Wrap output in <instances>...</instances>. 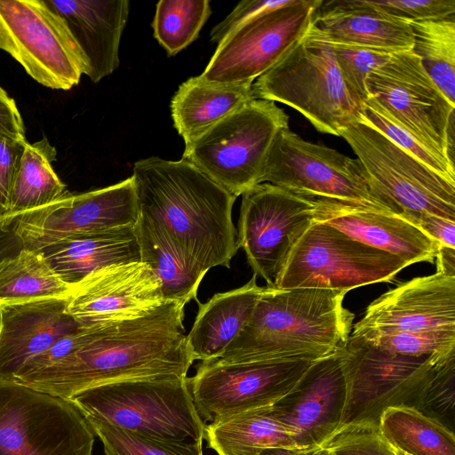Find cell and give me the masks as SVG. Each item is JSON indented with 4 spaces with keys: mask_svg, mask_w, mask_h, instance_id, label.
Masks as SVG:
<instances>
[{
    "mask_svg": "<svg viewBox=\"0 0 455 455\" xmlns=\"http://www.w3.org/2000/svg\"><path fill=\"white\" fill-rule=\"evenodd\" d=\"M208 0H160L152 22L154 37L169 57L191 44L211 16Z\"/></svg>",
    "mask_w": 455,
    "mask_h": 455,
    "instance_id": "obj_34",
    "label": "cell"
},
{
    "mask_svg": "<svg viewBox=\"0 0 455 455\" xmlns=\"http://www.w3.org/2000/svg\"><path fill=\"white\" fill-rule=\"evenodd\" d=\"M336 62L349 92L363 105L368 99L365 80L387 62L393 52L358 45L331 43Z\"/></svg>",
    "mask_w": 455,
    "mask_h": 455,
    "instance_id": "obj_38",
    "label": "cell"
},
{
    "mask_svg": "<svg viewBox=\"0 0 455 455\" xmlns=\"http://www.w3.org/2000/svg\"><path fill=\"white\" fill-rule=\"evenodd\" d=\"M361 119L372 125L427 168L455 184L454 163L449 162L425 147L370 98L363 105Z\"/></svg>",
    "mask_w": 455,
    "mask_h": 455,
    "instance_id": "obj_36",
    "label": "cell"
},
{
    "mask_svg": "<svg viewBox=\"0 0 455 455\" xmlns=\"http://www.w3.org/2000/svg\"><path fill=\"white\" fill-rule=\"evenodd\" d=\"M132 176L140 217L157 225L204 272L230 267L240 248L232 220L235 196L183 159H141Z\"/></svg>",
    "mask_w": 455,
    "mask_h": 455,
    "instance_id": "obj_2",
    "label": "cell"
},
{
    "mask_svg": "<svg viewBox=\"0 0 455 455\" xmlns=\"http://www.w3.org/2000/svg\"><path fill=\"white\" fill-rule=\"evenodd\" d=\"M103 444L106 455H204L203 440L175 441L131 432L84 418Z\"/></svg>",
    "mask_w": 455,
    "mask_h": 455,
    "instance_id": "obj_35",
    "label": "cell"
},
{
    "mask_svg": "<svg viewBox=\"0 0 455 455\" xmlns=\"http://www.w3.org/2000/svg\"><path fill=\"white\" fill-rule=\"evenodd\" d=\"M208 446L218 455H259L271 447H293V433L270 412V406L244 411L204 428Z\"/></svg>",
    "mask_w": 455,
    "mask_h": 455,
    "instance_id": "obj_29",
    "label": "cell"
},
{
    "mask_svg": "<svg viewBox=\"0 0 455 455\" xmlns=\"http://www.w3.org/2000/svg\"><path fill=\"white\" fill-rule=\"evenodd\" d=\"M365 170L372 195L395 215L413 211L455 221V184L360 119L339 131Z\"/></svg>",
    "mask_w": 455,
    "mask_h": 455,
    "instance_id": "obj_9",
    "label": "cell"
},
{
    "mask_svg": "<svg viewBox=\"0 0 455 455\" xmlns=\"http://www.w3.org/2000/svg\"><path fill=\"white\" fill-rule=\"evenodd\" d=\"M251 85L212 84L200 76L182 83L171 100V113L185 145L253 100Z\"/></svg>",
    "mask_w": 455,
    "mask_h": 455,
    "instance_id": "obj_27",
    "label": "cell"
},
{
    "mask_svg": "<svg viewBox=\"0 0 455 455\" xmlns=\"http://www.w3.org/2000/svg\"><path fill=\"white\" fill-rule=\"evenodd\" d=\"M344 290L266 286L249 319L218 360L315 361L340 348L353 329Z\"/></svg>",
    "mask_w": 455,
    "mask_h": 455,
    "instance_id": "obj_3",
    "label": "cell"
},
{
    "mask_svg": "<svg viewBox=\"0 0 455 455\" xmlns=\"http://www.w3.org/2000/svg\"><path fill=\"white\" fill-rule=\"evenodd\" d=\"M0 135L18 140H26L23 118L17 104L0 86Z\"/></svg>",
    "mask_w": 455,
    "mask_h": 455,
    "instance_id": "obj_44",
    "label": "cell"
},
{
    "mask_svg": "<svg viewBox=\"0 0 455 455\" xmlns=\"http://www.w3.org/2000/svg\"><path fill=\"white\" fill-rule=\"evenodd\" d=\"M410 25L413 35L411 51L444 97L455 107L454 15L412 21Z\"/></svg>",
    "mask_w": 455,
    "mask_h": 455,
    "instance_id": "obj_33",
    "label": "cell"
},
{
    "mask_svg": "<svg viewBox=\"0 0 455 455\" xmlns=\"http://www.w3.org/2000/svg\"><path fill=\"white\" fill-rule=\"evenodd\" d=\"M331 455H395L379 423L363 421L340 427L322 448Z\"/></svg>",
    "mask_w": 455,
    "mask_h": 455,
    "instance_id": "obj_39",
    "label": "cell"
},
{
    "mask_svg": "<svg viewBox=\"0 0 455 455\" xmlns=\"http://www.w3.org/2000/svg\"><path fill=\"white\" fill-rule=\"evenodd\" d=\"M320 449H299L293 447H271L259 452V455H317Z\"/></svg>",
    "mask_w": 455,
    "mask_h": 455,
    "instance_id": "obj_46",
    "label": "cell"
},
{
    "mask_svg": "<svg viewBox=\"0 0 455 455\" xmlns=\"http://www.w3.org/2000/svg\"><path fill=\"white\" fill-rule=\"evenodd\" d=\"M56 159L57 150L47 138L33 143L26 142L13 180L9 209L4 216L47 205L67 192L66 185L52 167Z\"/></svg>",
    "mask_w": 455,
    "mask_h": 455,
    "instance_id": "obj_30",
    "label": "cell"
},
{
    "mask_svg": "<svg viewBox=\"0 0 455 455\" xmlns=\"http://www.w3.org/2000/svg\"><path fill=\"white\" fill-rule=\"evenodd\" d=\"M313 23L331 43L391 52L410 51L413 46L410 22L387 14L371 0L323 1Z\"/></svg>",
    "mask_w": 455,
    "mask_h": 455,
    "instance_id": "obj_24",
    "label": "cell"
},
{
    "mask_svg": "<svg viewBox=\"0 0 455 455\" xmlns=\"http://www.w3.org/2000/svg\"><path fill=\"white\" fill-rule=\"evenodd\" d=\"M84 418L131 432L175 441L204 439L188 377L156 376L92 387L68 399Z\"/></svg>",
    "mask_w": 455,
    "mask_h": 455,
    "instance_id": "obj_6",
    "label": "cell"
},
{
    "mask_svg": "<svg viewBox=\"0 0 455 455\" xmlns=\"http://www.w3.org/2000/svg\"><path fill=\"white\" fill-rule=\"evenodd\" d=\"M73 290L92 273L108 266L140 261L134 226L80 235L37 251Z\"/></svg>",
    "mask_w": 455,
    "mask_h": 455,
    "instance_id": "obj_25",
    "label": "cell"
},
{
    "mask_svg": "<svg viewBox=\"0 0 455 455\" xmlns=\"http://www.w3.org/2000/svg\"><path fill=\"white\" fill-rule=\"evenodd\" d=\"M72 292L37 251L22 250L0 260V307L68 299Z\"/></svg>",
    "mask_w": 455,
    "mask_h": 455,
    "instance_id": "obj_32",
    "label": "cell"
},
{
    "mask_svg": "<svg viewBox=\"0 0 455 455\" xmlns=\"http://www.w3.org/2000/svg\"><path fill=\"white\" fill-rule=\"evenodd\" d=\"M341 349L313 362L299 382L270 405L299 449H322L340 428L348 399Z\"/></svg>",
    "mask_w": 455,
    "mask_h": 455,
    "instance_id": "obj_18",
    "label": "cell"
},
{
    "mask_svg": "<svg viewBox=\"0 0 455 455\" xmlns=\"http://www.w3.org/2000/svg\"><path fill=\"white\" fill-rule=\"evenodd\" d=\"M399 216L438 242L441 247L455 249V221L427 212L413 211L402 212Z\"/></svg>",
    "mask_w": 455,
    "mask_h": 455,
    "instance_id": "obj_43",
    "label": "cell"
},
{
    "mask_svg": "<svg viewBox=\"0 0 455 455\" xmlns=\"http://www.w3.org/2000/svg\"><path fill=\"white\" fill-rule=\"evenodd\" d=\"M0 49L51 89L69 90L87 72L65 21L45 0H0Z\"/></svg>",
    "mask_w": 455,
    "mask_h": 455,
    "instance_id": "obj_13",
    "label": "cell"
},
{
    "mask_svg": "<svg viewBox=\"0 0 455 455\" xmlns=\"http://www.w3.org/2000/svg\"><path fill=\"white\" fill-rule=\"evenodd\" d=\"M378 423L385 441L406 454L455 455L453 431L415 408H387Z\"/></svg>",
    "mask_w": 455,
    "mask_h": 455,
    "instance_id": "obj_31",
    "label": "cell"
},
{
    "mask_svg": "<svg viewBox=\"0 0 455 455\" xmlns=\"http://www.w3.org/2000/svg\"><path fill=\"white\" fill-rule=\"evenodd\" d=\"M435 260L436 271L455 275V249L440 247Z\"/></svg>",
    "mask_w": 455,
    "mask_h": 455,
    "instance_id": "obj_45",
    "label": "cell"
},
{
    "mask_svg": "<svg viewBox=\"0 0 455 455\" xmlns=\"http://www.w3.org/2000/svg\"><path fill=\"white\" fill-rule=\"evenodd\" d=\"M313 362L225 363L214 359L202 362L188 381L201 419L216 423L272 405L294 387Z\"/></svg>",
    "mask_w": 455,
    "mask_h": 455,
    "instance_id": "obj_16",
    "label": "cell"
},
{
    "mask_svg": "<svg viewBox=\"0 0 455 455\" xmlns=\"http://www.w3.org/2000/svg\"><path fill=\"white\" fill-rule=\"evenodd\" d=\"M140 261L147 264L161 283L165 300L188 304L197 299L200 283L205 275L189 260L155 223L140 217L134 226Z\"/></svg>",
    "mask_w": 455,
    "mask_h": 455,
    "instance_id": "obj_28",
    "label": "cell"
},
{
    "mask_svg": "<svg viewBox=\"0 0 455 455\" xmlns=\"http://www.w3.org/2000/svg\"><path fill=\"white\" fill-rule=\"evenodd\" d=\"M362 339L397 355L428 356L437 361L455 357V331L395 332Z\"/></svg>",
    "mask_w": 455,
    "mask_h": 455,
    "instance_id": "obj_37",
    "label": "cell"
},
{
    "mask_svg": "<svg viewBox=\"0 0 455 455\" xmlns=\"http://www.w3.org/2000/svg\"><path fill=\"white\" fill-rule=\"evenodd\" d=\"M93 443L68 400L0 379V455H92Z\"/></svg>",
    "mask_w": 455,
    "mask_h": 455,
    "instance_id": "obj_12",
    "label": "cell"
},
{
    "mask_svg": "<svg viewBox=\"0 0 455 455\" xmlns=\"http://www.w3.org/2000/svg\"><path fill=\"white\" fill-rule=\"evenodd\" d=\"M254 99L281 102L320 132L339 131L361 119L363 104L347 90L333 46L313 20L283 58L251 85Z\"/></svg>",
    "mask_w": 455,
    "mask_h": 455,
    "instance_id": "obj_5",
    "label": "cell"
},
{
    "mask_svg": "<svg viewBox=\"0 0 455 455\" xmlns=\"http://www.w3.org/2000/svg\"><path fill=\"white\" fill-rule=\"evenodd\" d=\"M372 4L408 22L436 20L455 14V0H383Z\"/></svg>",
    "mask_w": 455,
    "mask_h": 455,
    "instance_id": "obj_40",
    "label": "cell"
},
{
    "mask_svg": "<svg viewBox=\"0 0 455 455\" xmlns=\"http://www.w3.org/2000/svg\"><path fill=\"white\" fill-rule=\"evenodd\" d=\"M408 266L406 261L393 254L313 220L290 251L274 287L348 291L371 283L390 282Z\"/></svg>",
    "mask_w": 455,
    "mask_h": 455,
    "instance_id": "obj_10",
    "label": "cell"
},
{
    "mask_svg": "<svg viewBox=\"0 0 455 455\" xmlns=\"http://www.w3.org/2000/svg\"><path fill=\"white\" fill-rule=\"evenodd\" d=\"M185 306L168 300L132 319L82 327L64 357L14 381L68 400L86 388L124 379L188 377L194 360L183 324Z\"/></svg>",
    "mask_w": 455,
    "mask_h": 455,
    "instance_id": "obj_1",
    "label": "cell"
},
{
    "mask_svg": "<svg viewBox=\"0 0 455 455\" xmlns=\"http://www.w3.org/2000/svg\"><path fill=\"white\" fill-rule=\"evenodd\" d=\"M313 220L333 227L353 239L393 254L409 265L433 263L441 247L402 217L346 202L312 199Z\"/></svg>",
    "mask_w": 455,
    "mask_h": 455,
    "instance_id": "obj_21",
    "label": "cell"
},
{
    "mask_svg": "<svg viewBox=\"0 0 455 455\" xmlns=\"http://www.w3.org/2000/svg\"><path fill=\"white\" fill-rule=\"evenodd\" d=\"M264 182L309 199L341 201L393 213L372 195L357 158L307 141L289 126L278 132L271 146L259 180Z\"/></svg>",
    "mask_w": 455,
    "mask_h": 455,
    "instance_id": "obj_11",
    "label": "cell"
},
{
    "mask_svg": "<svg viewBox=\"0 0 455 455\" xmlns=\"http://www.w3.org/2000/svg\"><path fill=\"white\" fill-rule=\"evenodd\" d=\"M323 0H291L230 32L200 77L212 84H252L275 66L310 26Z\"/></svg>",
    "mask_w": 455,
    "mask_h": 455,
    "instance_id": "obj_15",
    "label": "cell"
},
{
    "mask_svg": "<svg viewBox=\"0 0 455 455\" xmlns=\"http://www.w3.org/2000/svg\"><path fill=\"white\" fill-rule=\"evenodd\" d=\"M291 0H243L210 32L211 41L219 44L230 32L248 20L288 4Z\"/></svg>",
    "mask_w": 455,
    "mask_h": 455,
    "instance_id": "obj_41",
    "label": "cell"
},
{
    "mask_svg": "<svg viewBox=\"0 0 455 455\" xmlns=\"http://www.w3.org/2000/svg\"><path fill=\"white\" fill-rule=\"evenodd\" d=\"M139 214L132 176L80 194L67 191L47 205L0 218V260L66 238L135 226Z\"/></svg>",
    "mask_w": 455,
    "mask_h": 455,
    "instance_id": "obj_7",
    "label": "cell"
},
{
    "mask_svg": "<svg viewBox=\"0 0 455 455\" xmlns=\"http://www.w3.org/2000/svg\"><path fill=\"white\" fill-rule=\"evenodd\" d=\"M392 449H393L394 452L395 453V455H409V454H406L397 449H395V448H392Z\"/></svg>",
    "mask_w": 455,
    "mask_h": 455,
    "instance_id": "obj_48",
    "label": "cell"
},
{
    "mask_svg": "<svg viewBox=\"0 0 455 455\" xmlns=\"http://www.w3.org/2000/svg\"><path fill=\"white\" fill-rule=\"evenodd\" d=\"M288 126L275 102L253 99L185 145L181 159L237 197L259 184L271 146Z\"/></svg>",
    "mask_w": 455,
    "mask_h": 455,
    "instance_id": "obj_8",
    "label": "cell"
},
{
    "mask_svg": "<svg viewBox=\"0 0 455 455\" xmlns=\"http://www.w3.org/2000/svg\"><path fill=\"white\" fill-rule=\"evenodd\" d=\"M26 142L0 135V218L8 212L13 180Z\"/></svg>",
    "mask_w": 455,
    "mask_h": 455,
    "instance_id": "obj_42",
    "label": "cell"
},
{
    "mask_svg": "<svg viewBox=\"0 0 455 455\" xmlns=\"http://www.w3.org/2000/svg\"><path fill=\"white\" fill-rule=\"evenodd\" d=\"M68 299L0 307V379L13 380L29 360L83 327L68 313Z\"/></svg>",
    "mask_w": 455,
    "mask_h": 455,
    "instance_id": "obj_22",
    "label": "cell"
},
{
    "mask_svg": "<svg viewBox=\"0 0 455 455\" xmlns=\"http://www.w3.org/2000/svg\"><path fill=\"white\" fill-rule=\"evenodd\" d=\"M65 21L83 53L86 76L98 83L119 66L120 39L129 15L128 0H45Z\"/></svg>",
    "mask_w": 455,
    "mask_h": 455,
    "instance_id": "obj_23",
    "label": "cell"
},
{
    "mask_svg": "<svg viewBox=\"0 0 455 455\" xmlns=\"http://www.w3.org/2000/svg\"><path fill=\"white\" fill-rule=\"evenodd\" d=\"M317 455H331V454L325 449H320Z\"/></svg>",
    "mask_w": 455,
    "mask_h": 455,
    "instance_id": "obj_47",
    "label": "cell"
},
{
    "mask_svg": "<svg viewBox=\"0 0 455 455\" xmlns=\"http://www.w3.org/2000/svg\"><path fill=\"white\" fill-rule=\"evenodd\" d=\"M241 196L239 247L253 275L274 287L292 246L313 223V200L267 182Z\"/></svg>",
    "mask_w": 455,
    "mask_h": 455,
    "instance_id": "obj_17",
    "label": "cell"
},
{
    "mask_svg": "<svg viewBox=\"0 0 455 455\" xmlns=\"http://www.w3.org/2000/svg\"><path fill=\"white\" fill-rule=\"evenodd\" d=\"M351 335L455 331V275L441 271L415 277L373 300Z\"/></svg>",
    "mask_w": 455,
    "mask_h": 455,
    "instance_id": "obj_19",
    "label": "cell"
},
{
    "mask_svg": "<svg viewBox=\"0 0 455 455\" xmlns=\"http://www.w3.org/2000/svg\"><path fill=\"white\" fill-rule=\"evenodd\" d=\"M368 98L425 147L453 162L454 109L411 51L393 52L365 80Z\"/></svg>",
    "mask_w": 455,
    "mask_h": 455,
    "instance_id": "obj_14",
    "label": "cell"
},
{
    "mask_svg": "<svg viewBox=\"0 0 455 455\" xmlns=\"http://www.w3.org/2000/svg\"><path fill=\"white\" fill-rule=\"evenodd\" d=\"M341 353L348 399L340 427L378 423L387 408L395 406L412 407L439 420L441 415L452 412L455 357L437 361L397 355L351 334Z\"/></svg>",
    "mask_w": 455,
    "mask_h": 455,
    "instance_id": "obj_4",
    "label": "cell"
},
{
    "mask_svg": "<svg viewBox=\"0 0 455 455\" xmlns=\"http://www.w3.org/2000/svg\"><path fill=\"white\" fill-rule=\"evenodd\" d=\"M255 275L243 286L215 293L198 302V312L187 335L193 360L218 359L249 319L266 286L257 284Z\"/></svg>",
    "mask_w": 455,
    "mask_h": 455,
    "instance_id": "obj_26",
    "label": "cell"
},
{
    "mask_svg": "<svg viewBox=\"0 0 455 455\" xmlns=\"http://www.w3.org/2000/svg\"><path fill=\"white\" fill-rule=\"evenodd\" d=\"M165 301L156 275L136 261L89 275L74 288L67 311L81 326L90 327L140 316Z\"/></svg>",
    "mask_w": 455,
    "mask_h": 455,
    "instance_id": "obj_20",
    "label": "cell"
}]
</instances>
